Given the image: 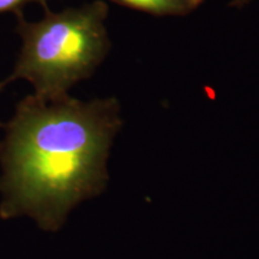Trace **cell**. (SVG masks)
I'll use <instances>...</instances> for the list:
<instances>
[{"mask_svg": "<svg viewBox=\"0 0 259 259\" xmlns=\"http://www.w3.org/2000/svg\"><path fill=\"white\" fill-rule=\"evenodd\" d=\"M121 126L115 97L21 100L0 141V219L27 216L42 231H59L79 203L105 190Z\"/></svg>", "mask_w": 259, "mask_h": 259, "instance_id": "obj_1", "label": "cell"}, {"mask_svg": "<svg viewBox=\"0 0 259 259\" xmlns=\"http://www.w3.org/2000/svg\"><path fill=\"white\" fill-rule=\"evenodd\" d=\"M108 5L94 0L78 8L52 12L29 22L17 16V34L22 40L17 61L0 90L18 79L34 88V95L54 100L69 95L77 83L92 77L111 50L106 21Z\"/></svg>", "mask_w": 259, "mask_h": 259, "instance_id": "obj_2", "label": "cell"}, {"mask_svg": "<svg viewBox=\"0 0 259 259\" xmlns=\"http://www.w3.org/2000/svg\"><path fill=\"white\" fill-rule=\"evenodd\" d=\"M125 8L154 16H186L196 11L204 0H111Z\"/></svg>", "mask_w": 259, "mask_h": 259, "instance_id": "obj_3", "label": "cell"}, {"mask_svg": "<svg viewBox=\"0 0 259 259\" xmlns=\"http://www.w3.org/2000/svg\"><path fill=\"white\" fill-rule=\"evenodd\" d=\"M48 0H0V14H5V12H15L16 15L22 12V9L27 4L30 3H36L40 4L42 8L47 9Z\"/></svg>", "mask_w": 259, "mask_h": 259, "instance_id": "obj_4", "label": "cell"}, {"mask_svg": "<svg viewBox=\"0 0 259 259\" xmlns=\"http://www.w3.org/2000/svg\"><path fill=\"white\" fill-rule=\"evenodd\" d=\"M252 0H232L228 6H231V8H234V9H242L244 6L250 4Z\"/></svg>", "mask_w": 259, "mask_h": 259, "instance_id": "obj_5", "label": "cell"}, {"mask_svg": "<svg viewBox=\"0 0 259 259\" xmlns=\"http://www.w3.org/2000/svg\"><path fill=\"white\" fill-rule=\"evenodd\" d=\"M0 127H4V125H3L2 122H0Z\"/></svg>", "mask_w": 259, "mask_h": 259, "instance_id": "obj_6", "label": "cell"}]
</instances>
